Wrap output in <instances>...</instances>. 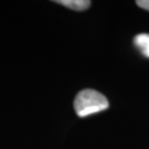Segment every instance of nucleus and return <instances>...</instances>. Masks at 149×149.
I'll list each match as a JSON object with an SVG mask.
<instances>
[{"instance_id":"1","label":"nucleus","mask_w":149,"mask_h":149,"mask_svg":"<svg viewBox=\"0 0 149 149\" xmlns=\"http://www.w3.org/2000/svg\"><path fill=\"white\" fill-rule=\"evenodd\" d=\"M109 107V103L105 96L94 90H83L76 95L74 108L77 116L86 117L92 114L105 111Z\"/></svg>"},{"instance_id":"4","label":"nucleus","mask_w":149,"mask_h":149,"mask_svg":"<svg viewBox=\"0 0 149 149\" xmlns=\"http://www.w3.org/2000/svg\"><path fill=\"white\" fill-rule=\"evenodd\" d=\"M136 3H137L140 8H143L145 10L149 11V0H137Z\"/></svg>"},{"instance_id":"2","label":"nucleus","mask_w":149,"mask_h":149,"mask_svg":"<svg viewBox=\"0 0 149 149\" xmlns=\"http://www.w3.org/2000/svg\"><path fill=\"white\" fill-rule=\"evenodd\" d=\"M55 2L76 11L85 10L91 6V1L88 0H56Z\"/></svg>"},{"instance_id":"3","label":"nucleus","mask_w":149,"mask_h":149,"mask_svg":"<svg viewBox=\"0 0 149 149\" xmlns=\"http://www.w3.org/2000/svg\"><path fill=\"white\" fill-rule=\"evenodd\" d=\"M135 45L139 49V51L144 54L146 58H149V34L140 33L137 34L134 39Z\"/></svg>"}]
</instances>
